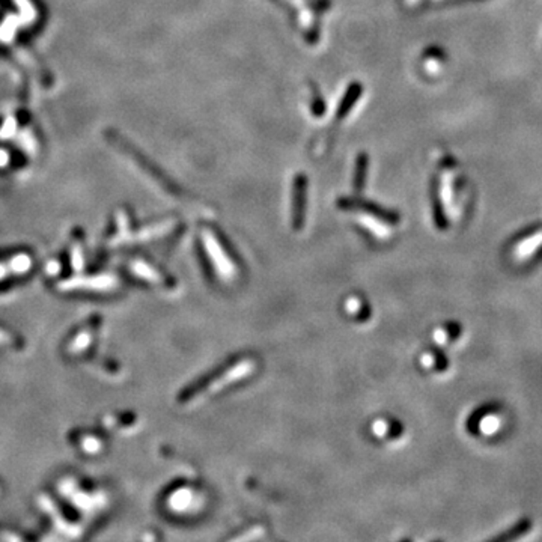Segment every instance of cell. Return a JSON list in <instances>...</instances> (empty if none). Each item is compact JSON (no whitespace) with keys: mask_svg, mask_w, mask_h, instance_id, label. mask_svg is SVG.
<instances>
[{"mask_svg":"<svg viewBox=\"0 0 542 542\" xmlns=\"http://www.w3.org/2000/svg\"><path fill=\"white\" fill-rule=\"evenodd\" d=\"M255 369V363L252 360H244L241 361V363H237L235 366H232L228 371L222 372V375L216 378V381L213 383V386L209 387L211 391H216V390H220L222 387L228 386V384L237 381L240 378H243V376L248 375Z\"/></svg>","mask_w":542,"mask_h":542,"instance_id":"cell-1","label":"cell"},{"mask_svg":"<svg viewBox=\"0 0 542 542\" xmlns=\"http://www.w3.org/2000/svg\"><path fill=\"white\" fill-rule=\"evenodd\" d=\"M207 246L209 248L211 256H213L214 262L217 263L216 267L218 268V271H220V273L224 277H228V276L231 277L233 274V271H235V268H233V263L231 262V259L226 258V255L222 250L220 244L217 243V241L213 238V235H211V233H208V235H207Z\"/></svg>","mask_w":542,"mask_h":542,"instance_id":"cell-2","label":"cell"},{"mask_svg":"<svg viewBox=\"0 0 542 542\" xmlns=\"http://www.w3.org/2000/svg\"><path fill=\"white\" fill-rule=\"evenodd\" d=\"M542 244V231L533 233L532 237H527L521 243L517 244L514 248V256L517 259L530 258L533 252Z\"/></svg>","mask_w":542,"mask_h":542,"instance_id":"cell-3","label":"cell"},{"mask_svg":"<svg viewBox=\"0 0 542 542\" xmlns=\"http://www.w3.org/2000/svg\"><path fill=\"white\" fill-rule=\"evenodd\" d=\"M500 417L497 414L489 413L484 416L479 422V429L484 435H493L497 433V429L500 428Z\"/></svg>","mask_w":542,"mask_h":542,"instance_id":"cell-4","label":"cell"},{"mask_svg":"<svg viewBox=\"0 0 542 542\" xmlns=\"http://www.w3.org/2000/svg\"><path fill=\"white\" fill-rule=\"evenodd\" d=\"M303 203H305V184L301 185L300 190V183H297V192H296V226H298V222L303 220Z\"/></svg>","mask_w":542,"mask_h":542,"instance_id":"cell-5","label":"cell"},{"mask_svg":"<svg viewBox=\"0 0 542 542\" xmlns=\"http://www.w3.org/2000/svg\"><path fill=\"white\" fill-rule=\"evenodd\" d=\"M387 429H389V426H387V424L384 420H376L375 424L372 425V431L378 437L386 435L384 433H387Z\"/></svg>","mask_w":542,"mask_h":542,"instance_id":"cell-6","label":"cell"},{"mask_svg":"<svg viewBox=\"0 0 542 542\" xmlns=\"http://www.w3.org/2000/svg\"><path fill=\"white\" fill-rule=\"evenodd\" d=\"M435 363V357H433L431 354H425L424 357H422V365L425 367H431Z\"/></svg>","mask_w":542,"mask_h":542,"instance_id":"cell-7","label":"cell"}]
</instances>
